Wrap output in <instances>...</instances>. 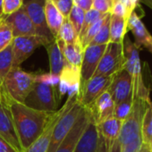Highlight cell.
<instances>
[{"instance_id": "obj_39", "label": "cell", "mask_w": 152, "mask_h": 152, "mask_svg": "<svg viewBox=\"0 0 152 152\" xmlns=\"http://www.w3.org/2000/svg\"><path fill=\"white\" fill-rule=\"evenodd\" d=\"M72 2L74 6L78 7L86 13L92 8L93 0H72Z\"/></svg>"}, {"instance_id": "obj_29", "label": "cell", "mask_w": 152, "mask_h": 152, "mask_svg": "<svg viewBox=\"0 0 152 152\" xmlns=\"http://www.w3.org/2000/svg\"><path fill=\"white\" fill-rule=\"evenodd\" d=\"M104 16H106V15L99 13V11L95 10L94 8H91V10H89L88 12L85 13L83 24L82 30H81V31H80V34H79V36H78L80 43H81L82 39H83V37L85 36L87 31L90 29V27H91V25H93L96 22H98L99 20H100L101 18H103Z\"/></svg>"}, {"instance_id": "obj_42", "label": "cell", "mask_w": 152, "mask_h": 152, "mask_svg": "<svg viewBox=\"0 0 152 152\" xmlns=\"http://www.w3.org/2000/svg\"><path fill=\"white\" fill-rule=\"evenodd\" d=\"M139 152H151V148H150L149 145L143 142V144H142V146H141Z\"/></svg>"}, {"instance_id": "obj_25", "label": "cell", "mask_w": 152, "mask_h": 152, "mask_svg": "<svg viewBox=\"0 0 152 152\" xmlns=\"http://www.w3.org/2000/svg\"><path fill=\"white\" fill-rule=\"evenodd\" d=\"M109 30H110V42L124 43V39L128 31L127 19L111 15Z\"/></svg>"}, {"instance_id": "obj_3", "label": "cell", "mask_w": 152, "mask_h": 152, "mask_svg": "<svg viewBox=\"0 0 152 152\" xmlns=\"http://www.w3.org/2000/svg\"><path fill=\"white\" fill-rule=\"evenodd\" d=\"M124 56L125 69L132 77V98L150 100L149 88L146 85L142 64L140 58V48L125 36L124 39Z\"/></svg>"}, {"instance_id": "obj_36", "label": "cell", "mask_w": 152, "mask_h": 152, "mask_svg": "<svg viewBox=\"0 0 152 152\" xmlns=\"http://www.w3.org/2000/svg\"><path fill=\"white\" fill-rule=\"evenodd\" d=\"M114 0H93L92 8L101 14H110Z\"/></svg>"}, {"instance_id": "obj_41", "label": "cell", "mask_w": 152, "mask_h": 152, "mask_svg": "<svg viewBox=\"0 0 152 152\" xmlns=\"http://www.w3.org/2000/svg\"><path fill=\"white\" fill-rule=\"evenodd\" d=\"M0 152H18L6 140L0 137Z\"/></svg>"}, {"instance_id": "obj_38", "label": "cell", "mask_w": 152, "mask_h": 152, "mask_svg": "<svg viewBox=\"0 0 152 152\" xmlns=\"http://www.w3.org/2000/svg\"><path fill=\"white\" fill-rule=\"evenodd\" d=\"M55 6L59 9L64 17H67L72 7H73L72 0H51Z\"/></svg>"}, {"instance_id": "obj_47", "label": "cell", "mask_w": 152, "mask_h": 152, "mask_svg": "<svg viewBox=\"0 0 152 152\" xmlns=\"http://www.w3.org/2000/svg\"><path fill=\"white\" fill-rule=\"evenodd\" d=\"M150 148H151V152H152V145L150 146Z\"/></svg>"}, {"instance_id": "obj_5", "label": "cell", "mask_w": 152, "mask_h": 152, "mask_svg": "<svg viewBox=\"0 0 152 152\" xmlns=\"http://www.w3.org/2000/svg\"><path fill=\"white\" fill-rule=\"evenodd\" d=\"M60 98L57 88L43 83H35L31 91L26 98L24 104L35 110L43 112H56L58 110Z\"/></svg>"}, {"instance_id": "obj_48", "label": "cell", "mask_w": 152, "mask_h": 152, "mask_svg": "<svg viewBox=\"0 0 152 152\" xmlns=\"http://www.w3.org/2000/svg\"><path fill=\"white\" fill-rule=\"evenodd\" d=\"M114 1H115V0H114Z\"/></svg>"}, {"instance_id": "obj_2", "label": "cell", "mask_w": 152, "mask_h": 152, "mask_svg": "<svg viewBox=\"0 0 152 152\" xmlns=\"http://www.w3.org/2000/svg\"><path fill=\"white\" fill-rule=\"evenodd\" d=\"M151 100L133 99V105L129 116L123 122L118 143L120 152H139L142 144L141 124L143 115Z\"/></svg>"}, {"instance_id": "obj_8", "label": "cell", "mask_w": 152, "mask_h": 152, "mask_svg": "<svg viewBox=\"0 0 152 152\" xmlns=\"http://www.w3.org/2000/svg\"><path fill=\"white\" fill-rule=\"evenodd\" d=\"M48 42L47 39L38 36H23L14 38L12 42L13 50V67L20 66L26 59H28L32 53L41 46H47Z\"/></svg>"}, {"instance_id": "obj_35", "label": "cell", "mask_w": 152, "mask_h": 152, "mask_svg": "<svg viewBox=\"0 0 152 152\" xmlns=\"http://www.w3.org/2000/svg\"><path fill=\"white\" fill-rule=\"evenodd\" d=\"M23 7V0H3V15L8 16Z\"/></svg>"}, {"instance_id": "obj_18", "label": "cell", "mask_w": 152, "mask_h": 152, "mask_svg": "<svg viewBox=\"0 0 152 152\" xmlns=\"http://www.w3.org/2000/svg\"><path fill=\"white\" fill-rule=\"evenodd\" d=\"M6 21L11 26L14 38L37 35L34 25L23 7L14 14L7 16Z\"/></svg>"}, {"instance_id": "obj_45", "label": "cell", "mask_w": 152, "mask_h": 152, "mask_svg": "<svg viewBox=\"0 0 152 152\" xmlns=\"http://www.w3.org/2000/svg\"><path fill=\"white\" fill-rule=\"evenodd\" d=\"M2 8H3V0H0V20L4 17H6L3 15V9Z\"/></svg>"}, {"instance_id": "obj_46", "label": "cell", "mask_w": 152, "mask_h": 152, "mask_svg": "<svg viewBox=\"0 0 152 152\" xmlns=\"http://www.w3.org/2000/svg\"><path fill=\"white\" fill-rule=\"evenodd\" d=\"M145 48H147V49H148V50L152 54V42H150L149 44H148V45L145 47Z\"/></svg>"}, {"instance_id": "obj_17", "label": "cell", "mask_w": 152, "mask_h": 152, "mask_svg": "<svg viewBox=\"0 0 152 152\" xmlns=\"http://www.w3.org/2000/svg\"><path fill=\"white\" fill-rule=\"evenodd\" d=\"M90 119L89 112L86 107H83L82 112L74 125L56 148V152H73L81 136L83 135Z\"/></svg>"}, {"instance_id": "obj_15", "label": "cell", "mask_w": 152, "mask_h": 152, "mask_svg": "<svg viewBox=\"0 0 152 152\" xmlns=\"http://www.w3.org/2000/svg\"><path fill=\"white\" fill-rule=\"evenodd\" d=\"M108 91L115 104L120 103L132 96V77L125 69H122L113 76Z\"/></svg>"}, {"instance_id": "obj_11", "label": "cell", "mask_w": 152, "mask_h": 152, "mask_svg": "<svg viewBox=\"0 0 152 152\" xmlns=\"http://www.w3.org/2000/svg\"><path fill=\"white\" fill-rule=\"evenodd\" d=\"M123 122L114 116L97 124L99 134L98 152H110L116 143Z\"/></svg>"}, {"instance_id": "obj_26", "label": "cell", "mask_w": 152, "mask_h": 152, "mask_svg": "<svg viewBox=\"0 0 152 152\" xmlns=\"http://www.w3.org/2000/svg\"><path fill=\"white\" fill-rule=\"evenodd\" d=\"M13 68V50L12 44L0 51V87L2 86L6 77Z\"/></svg>"}, {"instance_id": "obj_32", "label": "cell", "mask_w": 152, "mask_h": 152, "mask_svg": "<svg viewBox=\"0 0 152 152\" xmlns=\"http://www.w3.org/2000/svg\"><path fill=\"white\" fill-rule=\"evenodd\" d=\"M133 105V98L132 96L129 97L125 100L115 104V109H114V115L113 116L122 122H124L131 114L132 108Z\"/></svg>"}, {"instance_id": "obj_16", "label": "cell", "mask_w": 152, "mask_h": 152, "mask_svg": "<svg viewBox=\"0 0 152 152\" xmlns=\"http://www.w3.org/2000/svg\"><path fill=\"white\" fill-rule=\"evenodd\" d=\"M86 109L88 110L91 118L96 124H99L112 117L114 115L115 102L108 90L98 97L91 106L86 107Z\"/></svg>"}, {"instance_id": "obj_30", "label": "cell", "mask_w": 152, "mask_h": 152, "mask_svg": "<svg viewBox=\"0 0 152 152\" xmlns=\"http://www.w3.org/2000/svg\"><path fill=\"white\" fill-rule=\"evenodd\" d=\"M110 14L107 15L101 28L90 45H107L110 42Z\"/></svg>"}, {"instance_id": "obj_31", "label": "cell", "mask_w": 152, "mask_h": 152, "mask_svg": "<svg viewBox=\"0 0 152 152\" xmlns=\"http://www.w3.org/2000/svg\"><path fill=\"white\" fill-rule=\"evenodd\" d=\"M14 40V34L11 26L6 21V17L0 20V51L4 50Z\"/></svg>"}, {"instance_id": "obj_43", "label": "cell", "mask_w": 152, "mask_h": 152, "mask_svg": "<svg viewBox=\"0 0 152 152\" xmlns=\"http://www.w3.org/2000/svg\"><path fill=\"white\" fill-rule=\"evenodd\" d=\"M140 4H143L152 10V0H139Z\"/></svg>"}, {"instance_id": "obj_9", "label": "cell", "mask_w": 152, "mask_h": 152, "mask_svg": "<svg viewBox=\"0 0 152 152\" xmlns=\"http://www.w3.org/2000/svg\"><path fill=\"white\" fill-rule=\"evenodd\" d=\"M0 137L6 140L18 152H23L8 102L1 91H0Z\"/></svg>"}, {"instance_id": "obj_1", "label": "cell", "mask_w": 152, "mask_h": 152, "mask_svg": "<svg viewBox=\"0 0 152 152\" xmlns=\"http://www.w3.org/2000/svg\"><path fill=\"white\" fill-rule=\"evenodd\" d=\"M7 102L20 143L24 152L43 133L55 112L39 111L27 107L25 104L9 100Z\"/></svg>"}, {"instance_id": "obj_40", "label": "cell", "mask_w": 152, "mask_h": 152, "mask_svg": "<svg viewBox=\"0 0 152 152\" xmlns=\"http://www.w3.org/2000/svg\"><path fill=\"white\" fill-rule=\"evenodd\" d=\"M120 1L124 5L130 15L135 10V8L140 5L139 0H120Z\"/></svg>"}, {"instance_id": "obj_20", "label": "cell", "mask_w": 152, "mask_h": 152, "mask_svg": "<svg viewBox=\"0 0 152 152\" xmlns=\"http://www.w3.org/2000/svg\"><path fill=\"white\" fill-rule=\"evenodd\" d=\"M99 134L97 124L91 118L73 152H98Z\"/></svg>"}, {"instance_id": "obj_27", "label": "cell", "mask_w": 152, "mask_h": 152, "mask_svg": "<svg viewBox=\"0 0 152 152\" xmlns=\"http://www.w3.org/2000/svg\"><path fill=\"white\" fill-rule=\"evenodd\" d=\"M56 39L62 40L63 42L67 43V44H74V43L80 42L78 34L76 33L74 28L72 27V23L69 22L67 17L64 18L62 23V26L59 30L57 38Z\"/></svg>"}, {"instance_id": "obj_13", "label": "cell", "mask_w": 152, "mask_h": 152, "mask_svg": "<svg viewBox=\"0 0 152 152\" xmlns=\"http://www.w3.org/2000/svg\"><path fill=\"white\" fill-rule=\"evenodd\" d=\"M107 45H89L83 51L81 64V89L95 74Z\"/></svg>"}, {"instance_id": "obj_14", "label": "cell", "mask_w": 152, "mask_h": 152, "mask_svg": "<svg viewBox=\"0 0 152 152\" xmlns=\"http://www.w3.org/2000/svg\"><path fill=\"white\" fill-rule=\"evenodd\" d=\"M79 100L78 98H67L64 105L58 109L57 111H56L54 113V115H52L48 126L46 127L45 131L43 132V133L27 148L24 150V152H48V146H49V142H50V139H51V134H52V131L54 126L56 125V122L58 121V119L60 118V116L68 109L70 108L73 103L75 101Z\"/></svg>"}, {"instance_id": "obj_33", "label": "cell", "mask_w": 152, "mask_h": 152, "mask_svg": "<svg viewBox=\"0 0 152 152\" xmlns=\"http://www.w3.org/2000/svg\"><path fill=\"white\" fill-rule=\"evenodd\" d=\"M84 16H85V12L83 10H82L81 8H79L78 7L74 6V5L72 7L71 11L67 16L69 22L72 23V27L74 28L76 33L78 34V36L80 34V31H81L83 24Z\"/></svg>"}, {"instance_id": "obj_37", "label": "cell", "mask_w": 152, "mask_h": 152, "mask_svg": "<svg viewBox=\"0 0 152 152\" xmlns=\"http://www.w3.org/2000/svg\"><path fill=\"white\" fill-rule=\"evenodd\" d=\"M110 14L113 15H116V16H119V17L125 18L127 20H128V18L130 16V14L128 13L126 7H124V5L120 1V0H115V1H114Z\"/></svg>"}, {"instance_id": "obj_6", "label": "cell", "mask_w": 152, "mask_h": 152, "mask_svg": "<svg viewBox=\"0 0 152 152\" xmlns=\"http://www.w3.org/2000/svg\"><path fill=\"white\" fill-rule=\"evenodd\" d=\"M83 107L81 105L79 100H77L60 116L53 128L48 152H56L58 146L69 133L75 122L77 121Z\"/></svg>"}, {"instance_id": "obj_12", "label": "cell", "mask_w": 152, "mask_h": 152, "mask_svg": "<svg viewBox=\"0 0 152 152\" xmlns=\"http://www.w3.org/2000/svg\"><path fill=\"white\" fill-rule=\"evenodd\" d=\"M114 76V75H113ZM113 76L94 75L83 86L79 97V102L83 107L91 106L95 99L104 91L108 90Z\"/></svg>"}, {"instance_id": "obj_24", "label": "cell", "mask_w": 152, "mask_h": 152, "mask_svg": "<svg viewBox=\"0 0 152 152\" xmlns=\"http://www.w3.org/2000/svg\"><path fill=\"white\" fill-rule=\"evenodd\" d=\"M48 55V60H49V67L50 72L53 74L59 75L62 69L64 66L65 60L64 57L56 43V40L54 39L50 43H48L47 46H45Z\"/></svg>"}, {"instance_id": "obj_23", "label": "cell", "mask_w": 152, "mask_h": 152, "mask_svg": "<svg viewBox=\"0 0 152 152\" xmlns=\"http://www.w3.org/2000/svg\"><path fill=\"white\" fill-rule=\"evenodd\" d=\"M56 43L64 57L66 63L81 68V64L83 57V48L80 42L74 44H67L62 40L56 39Z\"/></svg>"}, {"instance_id": "obj_7", "label": "cell", "mask_w": 152, "mask_h": 152, "mask_svg": "<svg viewBox=\"0 0 152 152\" xmlns=\"http://www.w3.org/2000/svg\"><path fill=\"white\" fill-rule=\"evenodd\" d=\"M124 43L109 42L107 45L94 75L113 76L124 69Z\"/></svg>"}, {"instance_id": "obj_22", "label": "cell", "mask_w": 152, "mask_h": 152, "mask_svg": "<svg viewBox=\"0 0 152 152\" xmlns=\"http://www.w3.org/2000/svg\"><path fill=\"white\" fill-rule=\"evenodd\" d=\"M45 17L48 28L52 34L53 38L56 39L57 38L59 30L62 26V23L64 20V16L59 11V9L55 6L51 0L45 1Z\"/></svg>"}, {"instance_id": "obj_10", "label": "cell", "mask_w": 152, "mask_h": 152, "mask_svg": "<svg viewBox=\"0 0 152 152\" xmlns=\"http://www.w3.org/2000/svg\"><path fill=\"white\" fill-rule=\"evenodd\" d=\"M45 1L46 0H23V8L34 25L36 34L51 42L55 39L50 33L46 23Z\"/></svg>"}, {"instance_id": "obj_21", "label": "cell", "mask_w": 152, "mask_h": 152, "mask_svg": "<svg viewBox=\"0 0 152 152\" xmlns=\"http://www.w3.org/2000/svg\"><path fill=\"white\" fill-rule=\"evenodd\" d=\"M60 82L57 86L58 96L61 99L63 96L67 94L68 89L75 84H81V68L73 66L65 62L60 74Z\"/></svg>"}, {"instance_id": "obj_4", "label": "cell", "mask_w": 152, "mask_h": 152, "mask_svg": "<svg viewBox=\"0 0 152 152\" xmlns=\"http://www.w3.org/2000/svg\"><path fill=\"white\" fill-rule=\"evenodd\" d=\"M34 84L35 73L26 72L20 66L13 67L0 87V91L7 100L24 104Z\"/></svg>"}, {"instance_id": "obj_28", "label": "cell", "mask_w": 152, "mask_h": 152, "mask_svg": "<svg viewBox=\"0 0 152 152\" xmlns=\"http://www.w3.org/2000/svg\"><path fill=\"white\" fill-rule=\"evenodd\" d=\"M141 136L144 143L152 145V101L148 106L142 119Z\"/></svg>"}, {"instance_id": "obj_19", "label": "cell", "mask_w": 152, "mask_h": 152, "mask_svg": "<svg viewBox=\"0 0 152 152\" xmlns=\"http://www.w3.org/2000/svg\"><path fill=\"white\" fill-rule=\"evenodd\" d=\"M127 29L131 31L134 37L135 46L141 49L148 44L152 42V36L146 29L141 18L133 11L127 20Z\"/></svg>"}, {"instance_id": "obj_34", "label": "cell", "mask_w": 152, "mask_h": 152, "mask_svg": "<svg viewBox=\"0 0 152 152\" xmlns=\"http://www.w3.org/2000/svg\"><path fill=\"white\" fill-rule=\"evenodd\" d=\"M59 82H60L59 75L53 74L51 72L35 74V83H43V84L49 85L54 88H57Z\"/></svg>"}, {"instance_id": "obj_44", "label": "cell", "mask_w": 152, "mask_h": 152, "mask_svg": "<svg viewBox=\"0 0 152 152\" xmlns=\"http://www.w3.org/2000/svg\"><path fill=\"white\" fill-rule=\"evenodd\" d=\"M110 152H120V146H119L118 141H116V143L114 145V147L112 148Z\"/></svg>"}]
</instances>
